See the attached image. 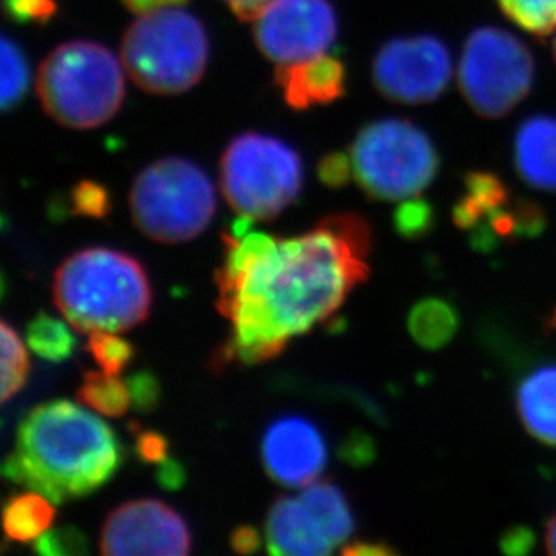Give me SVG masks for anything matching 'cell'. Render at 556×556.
Instances as JSON below:
<instances>
[{"label":"cell","instance_id":"1","mask_svg":"<svg viewBox=\"0 0 556 556\" xmlns=\"http://www.w3.org/2000/svg\"><path fill=\"white\" fill-rule=\"evenodd\" d=\"M222 240L216 308L231 323V336L215 355L216 369L276 357L292 337L330 319L369 276L371 227L355 213L326 216L303 237L226 232Z\"/></svg>","mask_w":556,"mask_h":556},{"label":"cell","instance_id":"2","mask_svg":"<svg viewBox=\"0 0 556 556\" xmlns=\"http://www.w3.org/2000/svg\"><path fill=\"white\" fill-rule=\"evenodd\" d=\"M122 463V443L105 421L68 400H53L22 420L2 473L63 504L94 494Z\"/></svg>","mask_w":556,"mask_h":556},{"label":"cell","instance_id":"3","mask_svg":"<svg viewBox=\"0 0 556 556\" xmlns=\"http://www.w3.org/2000/svg\"><path fill=\"white\" fill-rule=\"evenodd\" d=\"M54 305L79 333L131 330L147 320L152 289L136 257L106 248L74 252L56 268Z\"/></svg>","mask_w":556,"mask_h":556},{"label":"cell","instance_id":"4","mask_svg":"<svg viewBox=\"0 0 556 556\" xmlns=\"http://www.w3.org/2000/svg\"><path fill=\"white\" fill-rule=\"evenodd\" d=\"M37 92L54 122L78 130L96 128L122 109V63L100 43H62L38 68Z\"/></svg>","mask_w":556,"mask_h":556},{"label":"cell","instance_id":"5","mask_svg":"<svg viewBox=\"0 0 556 556\" xmlns=\"http://www.w3.org/2000/svg\"><path fill=\"white\" fill-rule=\"evenodd\" d=\"M210 56L204 26L177 8L142 13L122 42L126 74L150 94H180L199 84Z\"/></svg>","mask_w":556,"mask_h":556},{"label":"cell","instance_id":"6","mask_svg":"<svg viewBox=\"0 0 556 556\" xmlns=\"http://www.w3.org/2000/svg\"><path fill=\"white\" fill-rule=\"evenodd\" d=\"M131 218L148 238L161 243L193 240L216 211V193L204 169L188 159L150 164L130 189Z\"/></svg>","mask_w":556,"mask_h":556},{"label":"cell","instance_id":"7","mask_svg":"<svg viewBox=\"0 0 556 556\" xmlns=\"http://www.w3.org/2000/svg\"><path fill=\"white\" fill-rule=\"evenodd\" d=\"M353 175L369 199L405 200L431 186L440 169L434 142L407 119H380L358 131Z\"/></svg>","mask_w":556,"mask_h":556},{"label":"cell","instance_id":"8","mask_svg":"<svg viewBox=\"0 0 556 556\" xmlns=\"http://www.w3.org/2000/svg\"><path fill=\"white\" fill-rule=\"evenodd\" d=\"M222 193L232 210L270 220L294 204L303 188V164L278 137L249 131L227 147L220 164Z\"/></svg>","mask_w":556,"mask_h":556},{"label":"cell","instance_id":"9","mask_svg":"<svg viewBox=\"0 0 556 556\" xmlns=\"http://www.w3.org/2000/svg\"><path fill=\"white\" fill-rule=\"evenodd\" d=\"M533 78L531 53L511 33L479 27L468 37L459 65V87L479 116H506L530 94Z\"/></svg>","mask_w":556,"mask_h":556},{"label":"cell","instance_id":"10","mask_svg":"<svg viewBox=\"0 0 556 556\" xmlns=\"http://www.w3.org/2000/svg\"><path fill=\"white\" fill-rule=\"evenodd\" d=\"M451 78V53L431 35L389 40L372 63L378 92L407 105L438 100Z\"/></svg>","mask_w":556,"mask_h":556},{"label":"cell","instance_id":"11","mask_svg":"<svg viewBox=\"0 0 556 556\" xmlns=\"http://www.w3.org/2000/svg\"><path fill=\"white\" fill-rule=\"evenodd\" d=\"M336 37V10L328 0H268L254 21L257 48L278 65L325 54Z\"/></svg>","mask_w":556,"mask_h":556},{"label":"cell","instance_id":"12","mask_svg":"<svg viewBox=\"0 0 556 556\" xmlns=\"http://www.w3.org/2000/svg\"><path fill=\"white\" fill-rule=\"evenodd\" d=\"M191 531L168 504L139 498L122 504L106 517L100 552L106 556H185L191 553Z\"/></svg>","mask_w":556,"mask_h":556},{"label":"cell","instance_id":"13","mask_svg":"<svg viewBox=\"0 0 556 556\" xmlns=\"http://www.w3.org/2000/svg\"><path fill=\"white\" fill-rule=\"evenodd\" d=\"M263 467L268 478L289 489L315 483L328 462L325 438L303 416H283L268 427L262 441Z\"/></svg>","mask_w":556,"mask_h":556},{"label":"cell","instance_id":"14","mask_svg":"<svg viewBox=\"0 0 556 556\" xmlns=\"http://www.w3.org/2000/svg\"><path fill=\"white\" fill-rule=\"evenodd\" d=\"M265 535L273 555L325 556L336 549L300 497H281L270 506Z\"/></svg>","mask_w":556,"mask_h":556},{"label":"cell","instance_id":"15","mask_svg":"<svg viewBox=\"0 0 556 556\" xmlns=\"http://www.w3.org/2000/svg\"><path fill=\"white\" fill-rule=\"evenodd\" d=\"M276 84L283 90L285 101L294 111L312 105H328L346 92V68L339 60L319 54L305 62L279 65Z\"/></svg>","mask_w":556,"mask_h":556},{"label":"cell","instance_id":"16","mask_svg":"<svg viewBox=\"0 0 556 556\" xmlns=\"http://www.w3.org/2000/svg\"><path fill=\"white\" fill-rule=\"evenodd\" d=\"M514 159L526 185L556 193V117H528L515 136Z\"/></svg>","mask_w":556,"mask_h":556},{"label":"cell","instance_id":"17","mask_svg":"<svg viewBox=\"0 0 556 556\" xmlns=\"http://www.w3.org/2000/svg\"><path fill=\"white\" fill-rule=\"evenodd\" d=\"M517 410L526 431L544 445L556 446V364L535 369L520 382Z\"/></svg>","mask_w":556,"mask_h":556},{"label":"cell","instance_id":"18","mask_svg":"<svg viewBox=\"0 0 556 556\" xmlns=\"http://www.w3.org/2000/svg\"><path fill=\"white\" fill-rule=\"evenodd\" d=\"M509 200L508 188L497 175L472 172L465 177V193L454 205L452 218L459 229L470 232L508 204Z\"/></svg>","mask_w":556,"mask_h":556},{"label":"cell","instance_id":"19","mask_svg":"<svg viewBox=\"0 0 556 556\" xmlns=\"http://www.w3.org/2000/svg\"><path fill=\"white\" fill-rule=\"evenodd\" d=\"M300 498L317 517L333 547L342 546L350 539L355 520L346 495L342 494V490L336 483L315 481L303 490Z\"/></svg>","mask_w":556,"mask_h":556},{"label":"cell","instance_id":"20","mask_svg":"<svg viewBox=\"0 0 556 556\" xmlns=\"http://www.w3.org/2000/svg\"><path fill=\"white\" fill-rule=\"evenodd\" d=\"M46 495L35 490L11 495L4 504L5 536L13 542H35L51 528L54 508Z\"/></svg>","mask_w":556,"mask_h":556},{"label":"cell","instance_id":"21","mask_svg":"<svg viewBox=\"0 0 556 556\" xmlns=\"http://www.w3.org/2000/svg\"><path fill=\"white\" fill-rule=\"evenodd\" d=\"M409 333L421 348L440 350L454 339L459 330V315L448 301L427 298L410 309Z\"/></svg>","mask_w":556,"mask_h":556},{"label":"cell","instance_id":"22","mask_svg":"<svg viewBox=\"0 0 556 556\" xmlns=\"http://www.w3.org/2000/svg\"><path fill=\"white\" fill-rule=\"evenodd\" d=\"M79 404L103 416L119 418L131 405L130 389L116 375L105 371H85L78 389Z\"/></svg>","mask_w":556,"mask_h":556},{"label":"cell","instance_id":"23","mask_svg":"<svg viewBox=\"0 0 556 556\" xmlns=\"http://www.w3.org/2000/svg\"><path fill=\"white\" fill-rule=\"evenodd\" d=\"M27 346L49 363H63L73 355L76 339L63 320L40 312L26 328Z\"/></svg>","mask_w":556,"mask_h":556},{"label":"cell","instance_id":"24","mask_svg":"<svg viewBox=\"0 0 556 556\" xmlns=\"http://www.w3.org/2000/svg\"><path fill=\"white\" fill-rule=\"evenodd\" d=\"M31 73L26 54L10 37H2V111H11L27 94Z\"/></svg>","mask_w":556,"mask_h":556},{"label":"cell","instance_id":"25","mask_svg":"<svg viewBox=\"0 0 556 556\" xmlns=\"http://www.w3.org/2000/svg\"><path fill=\"white\" fill-rule=\"evenodd\" d=\"M0 331H2V402H8L13 394L24 388L29 375V358L21 337L16 336L15 330L5 320L0 325Z\"/></svg>","mask_w":556,"mask_h":556},{"label":"cell","instance_id":"26","mask_svg":"<svg viewBox=\"0 0 556 556\" xmlns=\"http://www.w3.org/2000/svg\"><path fill=\"white\" fill-rule=\"evenodd\" d=\"M508 18L522 29L547 37L556 27V0H497Z\"/></svg>","mask_w":556,"mask_h":556},{"label":"cell","instance_id":"27","mask_svg":"<svg viewBox=\"0 0 556 556\" xmlns=\"http://www.w3.org/2000/svg\"><path fill=\"white\" fill-rule=\"evenodd\" d=\"M87 352L94 358L101 371L117 377L131 363L136 348L112 331H92L87 341Z\"/></svg>","mask_w":556,"mask_h":556},{"label":"cell","instance_id":"28","mask_svg":"<svg viewBox=\"0 0 556 556\" xmlns=\"http://www.w3.org/2000/svg\"><path fill=\"white\" fill-rule=\"evenodd\" d=\"M393 224L405 240H424L434 229V210L427 200L410 197L394 211Z\"/></svg>","mask_w":556,"mask_h":556},{"label":"cell","instance_id":"29","mask_svg":"<svg viewBox=\"0 0 556 556\" xmlns=\"http://www.w3.org/2000/svg\"><path fill=\"white\" fill-rule=\"evenodd\" d=\"M33 549L42 556H84L89 553V536L78 526H60L38 536Z\"/></svg>","mask_w":556,"mask_h":556},{"label":"cell","instance_id":"30","mask_svg":"<svg viewBox=\"0 0 556 556\" xmlns=\"http://www.w3.org/2000/svg\"><path fill=\"white\" fill-rule=\"evenodd\" d=\"M111 211V193L100 182L81 180L71 191V213L73 215L105 218Z\"/></svg>","mask_w":556,"mask_h":556},{"label":"cell","instance_id":"31","mask_svg":"<svg viewBox=\"0 0 556 556\" xmlns=\"http://www.w3.org/2000/svg\"><path fill=\"white\" fill-rule=\"evenodd\" d=\"M511 211H514L515 222H517L519 240H533L546 231V211L535 200H511Z\"/></svg>","mask_w":556,"mask_h":556},{"label":"cell","instance_id":"32","mask_svg":"<svg viewBox=\"0 0 556 556\" xmlns=\"http://www.w3.org/2000/svg\"><path fill=\"white\" fill-rule=\"evenodd\" d=\"M126 383L130 389L131 405L136 407L137 413L150 415L157 409L161 402V383L155 375L150 371L134 372Z\"/></svg>","mask_w":556,"mask_h":556},{"label":"cell","instance_id":"33","mask_svg":"<svg viewBox=\"0 0 556 556\" xmlns=\"http://www.w3.org/2000/svg\"><path fill=\"white\" fill-rule=\"evenodd\" d=\"M4 10L16 24H48L59 10L56 0H4Z\"/></svg>","mask_w":556,"mask_h":556},{"label":"cell","instance_id":"34","mask_svg":"<svg viewBox=\"0 0 556 556\" xmlns=\"http://www.w3.org/2000/svg\"><path fill=\"white\" fill-rule=\"evenodd\" d=\"M131 431L136 432V452L139 459L150 465H161L169 456V441L157 431H142L136 421H131Z\"/></svg>","mask_w":556,"mask_h":556},{"label":"cell","instance_id":"35","mask_svg":"<svg viewBox=\"0 0 556 556\" xmlns=\"http://www.w3.org/2000/svg\"><path fill=\"white\" fill-rule=\"evenodd\" d=\"M352 157L342 152L328 153L317 164V177L326 188H342L352 177Z\"/></svg>","mask_w":556,"mask_h":556},{"label":"cell","instance_id":"36","mask_svg":"<svg viewBox=\"0 0 556 556\" xmlns=\"http://www.w3.org/2000/svg\"><path fill=\"white\" fill-rule=\"evenodd\" d=\"M341 457L344 462L355 465V467H363L366 463L371 462L375 457V445H372L371 438L363 434V432H355V434L350 435L342 443Z\"/></svg>","mask_w":556,"mask_h":556},{"label":"cell","instance_id":"37","mask_svg":"<svg viewBox=\"0 0 556 556\" xmlns=\"http://www.w3.org/2000/svg\"><path fill=\"white\" fill-rule=\"evenodd\" d=\"M535 546V535L526 526H515L501 536V549L506 555H528Z\"/></svg>","mask_w":556,"mask_h":556},{"label":"cell","instance_id":"38","mask_svg":"<svg viewBox=\"0 0 556 556\" xmlns=\"http://www.w3.org/2000/svg\"><path fill=\"white\" fill-rule=\"evenodd\" d=\"M232 552L240 555H252L262 547V535L254 526H238L231 535Z\"/></svg>","mask_w":556,"mask_h":556},{"label":"cell","instance_id":"39","mask_svg":"<svg viewBox=\"0 0 556 556\" xmlns=\"http://www.w3.org/2000/svg\"><path fill=\"white\" fill-rule=\"evenodd\" d=\"M157 481L164 490H179L186 483V470L174 457H168L157 468Z\"/></svg>","mask_w":556,"mask_h":556},{"label":"cell","instance_id":"40","mask_svg":"<svg viewBox=\"0 0 556 556\" xmlns=\"http://www.w3.org/2000/svg\"><path fill=\"white\" fill-rule=\"evenodd\" d=\"M342 555L348 556H386L396 555V549L386 542H353L342 547Z\"/></svg>","mask_w":556,"mask_h":556},{"label":"cell","instance_id":"41","mask_svg":"<svg viewBox=\"0 0 556 556\" xmlns=\"http://www.w3.org/2000/svg\"><path fill=\"white\" fill-rule=\"evenodd\" d=\"M226 2L232 13L243 22L256 21V16L268 4V0H226Z\"/></svg>","mask_w":556,"mask_h":556},{"label":"cell","instance_id":"42","mask_svg":"<svg viewBox=\"0 0 556 556\" xmlns=\"http://www.w3.org/2000/svg\"><path fill=\"white\" fill-rule=\"evenodd\" d=\"M128 10L134 13H148V11L163 10V8H177L188 0H123Z\"/></svg>","mask_w":556,"mask_h":556},{"label":"cell","instance_id":"43","mask_svg":"<svg viewBox=\"0 0 556 556\" xmlns=\"http://www.w3.org/2000/svg\"><path fill=\"white\" fill-rule=\"evenodd\" d=\"M252 220H254L252 216H238L237 220L232 222L231 231L229 232H231L235 238L248 237V232L251 231Z\"/></svg>","mask_w":556,"mask_h":556},{"label":"cell","instance_id":"44","mask_svg":"<svg viewBox=\"0 0 556 556\" xmlns=\"http://www.w3.org/2000/svg\"><path fill=\"white\" fill-rule=\"evenodd\" d=\"M546 549L549 555H556V514L547 522Z\"/></svg>","mask_w":556,"mask_h":556},{"label":"cell","instance_id":"45","mask_svg":"<svg viewBox=\"0 0 556 556\" xmlns=\"http://www.w3.org/2000/svg\"><path fill=\"white\" fill-rule=\"evenodd\" d=\"M547 326H549L552 330H556V308L555 312H553L552 317H549V320H547Z\"/></svg>","mask_w":556,"mask_h":556},{"label":"cell","instance_id":"46","mask_svg":"<svg viewBox=\"0 0 556 556\" xmlns=\"http://www.w3.org/2000/svg\"><path fill=\"white\" fill-rule=\"evenodd\" d=\"M553 51H555V59H556V38H555V42H553Z\"/></svg>","mask_w":556,"mask_h":556}]
</instances>
